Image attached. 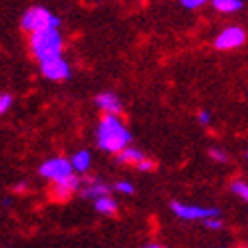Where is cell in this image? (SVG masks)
<instances>
[{"mask_svg": "<svg viewBox=\"0 0 248 248\" xmlns=\"http://www.w3.org/2000/svg\"><path fill=\"white\" fill-rule=\"evenodd\" d=\"M198 123H200V125H210V123H212V115H210V111L202 109L200 113H198Z\"/></svg>", "mask_w": 248, "mask_h": 248, "instance_id": "22", "label": "cell"}, {"mask_svg": "<svg viewBox=\"0 0 248 248\" xmlns=\"http://www.w3.org/2000/svg\"><path fill=\"white\" fill-rule=\"evenodd\" d=\"M208 155L214 159V162H218V164H224V162H228V154L226 152H222V150H216V147H212V150L208 152Z\"/></svg>", "mask_w": 248, "mask_h": 248, "instance_id": "17", "label": "cell"}, {"mask_svg": "<svg viewBox=\"0 0 248 248\" xmlns=\"http://www.w3.org/2000/svg\"><path fill=\"white\" fill-rule=\"evenodd\" d=\"M29 46H31L32 57L39 61H46V59L63 55V36L59 32V27L31 32Z\"/></svg>", "mask_w": 248, "mask_h": 248, "instance_id": "2", "label": "cell"}, {"mask_svg": "<svg viewBox=\"0 0 248 248\" xmlns=\"http://www.w3.org/2000/svg\"><path fill=\"white\" fill-rule=\"evenodd\" d=\"M97 143L107 154H117L125 145L131 143V133L125 127V123L119 119V115L107 113L97 127Z\"/></svg>", "mask_w": 248, "mask_h": 248, "instance_id": "1", "label": "cell"}, {"mask_svg": "<svg viewBox=\"0 0 248 248\" xmlns=\"http://www.w3.org/2000/svg\"><path fill=\"white\" fill-rule=\"evenodd\" d=\"M133 168H135V170H140V171H152V170L155 168V164L152 162V159H147V157L143 155V157H141V159H140V162H138V164H135Z\"/></svg>", "mask_w": 248, "mask_h": 248, "instance_id": "18", "label": "cell"}, {"mask_svg": "<svg viewBox=\"0 0 248 248\" xmlns=\"http://www.w3.org/2000/svg\"><path fill=\"white\" fill-rule=\"evenodd\" d=\"M115 190H117L119 194H133V192H135V188H133L131 182H117V184H115Z\"/></svg>", "mask_w": 248, "mask_h": 248, "instance_id": "20", "label": "cell"}, {"mask_svg": "<svg viewBox=\"0 0 248 248\" xmlns=\"http://www.w3.org/2000/svg\"><path fill=\"white\" fill-rule=\"evenodd\" d=\"M246 43V32L240 27H228L224 29L214 41V46L218 51H232V48H238Z\"/></svg>", "mask_w": 248, "mask_h": 248, "instance_id": "8", "label": "cell"}, {"mask_svg": "<svg viewBox=\"0 0 248 248\" xmlns=\"http://www.w3.org/2000/svg\"><path fill=\"white\" fill-rule=\"evenodd\" d=\"M117 155V162H121V164H129V166H135L140 162V159L143 157V154L140 152V150H135V147H131V145H125L121 152H117L115 154Z\"/></svg>", "mask_w": 248, "mask_h": 248, "instance_id": "12", "label": "cell"}, {"mask_svg": "<svg viewBox=\"0 0 248 248\" xmlns=\"http://www.w3.org/2000/svg\"><path fill=\"white\" fill-rule=\"evenodd\" d=\"M41 73L48 81H65L71 77V65L63 59V55L41 61Z\"/></svg>", "mask_w": 248, "mask_h": 248, "instance_id": "4", "label": "cell"}, {"mask_svg": "<svg viewBox=\"0 0 248 248\" xmlns=\"http://www.w3.org/2000/svg\"><path fill=\"white\" fill-rule=\"evenodd\" d=\"M230 192H232V194H236L238 198H242L244 202L248 200V186H246L244 180H234V182L230 184Z\"/></svg>", "mask_w": 248, "mask_h": 248, "instance_id": "15", "label": "cell"}, {"mask_svg": "<svg viewBox=\"0 0 248 248\" xmlns=\"http://www.w3.org/2000/svg\"><path fill=\"white\" fill-rule=\"evenodd\" d=\"M12 107V95L10 93H0V115H4Z\"/></svg>", "mask_w": 248, "mask_h": 248, "instance_id": "16", "label": "cell"}, {"mask_svg": "<svg viewBox=\"0 0 248 248\" xmlns=\"http://www.w3.org/2000/svg\"><path fill=\"white\" fill-rule=\"evenodd\" d=\"M208 0H182V6L188 8V10H196V8H202Z\"/></svg>", "mask_w": 248, "mask_h": 248, "instance_id": "21", "label": "cell"}, {"mask_svg": "<svg viewBox=\"0 0 248 248\" xmlns=\"http://www.w3.org/2000/svg\"><path fill=\"white\" fill-rule=\"evenodd\" d=\"M39 171L45 180L55 182V180H61V178L69 176V173H73V168L67 157H51V159H46V162H43Z\"/></svg>", "mask_w": 248, "mask_h": 248, "instance_id": "6", "label": "cell"}, {"mask_svg": "<svg viewBox=\"0 0 248 248\" xmlns=\"http://www.w3.org/2000/svg\"><path fill=\"white\" fill-rule=\"evenodd\" d=\"M204 226L210 228V230H220V228H222V220H220V216L204 218Z\"/></svg>", "mask_w": 248, "mask_h": 248, "instance_id": "19", "label": "cell"}, {"mask_svg": "<svg viewBox=\"0 0 248 248\" xmlns=\"http://www.w3.org/2000/svg\"><path fill=\"white\" fill-rule=\"evenodd\" d=\"M69 162H71L73 171H79V173L89 171V168H91V152L81 150V152H77L75 155H73Z\"/></svg>", "mask_w": 248, "mask_h": 248, "instance_id": "10", "label": "cell"}, {"mask_svg": "<svg viewBox=\"0 0 248 248\" xmlns=\"http://www.w3.org/2000/svg\"><path fill=\"white\" fill-rule=\"evenodd\" d=\"M171 210L182 220H204L210 216H220V210L216 208H202V206L180 204V202H171Z\"/></svg>", "mask_w": 248, "mask_h": 248, "instance_id": "7", "label": "cell"}, {"mask_svg": "<svg viewBox=\"0 0 248 248\" xmlns=\"http://www.w3.org/2000/svg\"><path fill=\"white\" fill-rule=\"evenodd\" d=\"M95 103L99 109H103L105 113H111V115H119L121 113V101L115 93H99Z\"/></svg>", "mask_w": 248, "mask_h": 248, "instance_id": "9", "label": "cell"}, {"mask_svg": "<svg viewBox=\"0 0 248 248\" xmlns=\"http://www.w3.org/2000/svg\"><path fill=\"white\" fill-rule=\"evenodd\" d=\"M212 6L224 15H234V12L242 10V0H212Z\"/></svg>", "mask_w": 248, "mask_h": 248, "instance_id": "14", "label": "cell"}, {"mask_svg": "<svg viewBox=\"0 0 248 248\" xmlns=\"http://www.w3.org/2000/svg\"><path fill=\"white\" fill-rule=\"evenodd\" d=\"M95 210H97L99 214L115 216V214H117V204H115V200H113V198H111L109 194H105V196L95 198Z\"/></svg>", "mask_w": 248, "mask_h": 248, "instance_id": "11", "label": "cell"}, {"mask_svg": "<svg viewBox=\"0 0 248 248\" xmlns=\"http://www.w3.org/2000/svg\"><path fill=\"white\" fill-rule=\"evenodd\" d=\"M109 194V186L103 184V182H99V180H89V184L83 188V196L85 198H99V196H105Z\"/></svg>", "mask_w": 248, "mask_h": 248, "instance_id": "13", "label": "cell"}, {"mask_svg": "<svg viewBox=\"0 0 248 248\" xmlns=\"http://www.w3.org/2000/svg\"><path fill=\"white\" fill-rule=\"evenodd\" d=\"M79 188H81V180L75 176V173H69V176L53 182L51 198L55 202H67V200H71V196L75 194Z\"/></svg>", "mask_w": 248, "mask_h": 248, "instance_id": "5", "label": "cell"}, {"mask_svg": "<svg viewBox=\"0 0 248 248\" xmlns=\"http://www.w3.org/2000/svg\"><path fill=\"white\" fill-rule=\"evenodd\" d=\"M27 190H29V184H24V182H20V184L15 186V192H20L22 194V192H27Z\"/></svg>", "mask_w": 248, "mask_h": 248, "instance_id": "23", "label": "cell"}, {"mask_svg": "<svg viewBox=\"0 0 248 248\" xmlns=\"http://www.w3.org/2000/svg\"><path fill=\"white\" fill-rule=\"evenodd\" d=\"M59 18L53 15L48 8L45 6H32L24 12L22 16V29L27 32H39V31H45V29H55L59 27Z\"/></svg>", "mask_w": 248, "mask_h": 248, "instance_id": "3", "label": "cell"}]
</instances>
